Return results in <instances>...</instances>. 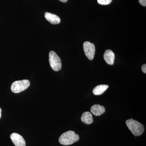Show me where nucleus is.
I'll return each instance as SVG.
<instances>
[{
    "label": "nucleus",
    "instance_id": "nucleus-7",
    "mask_svg": "<svg viewBox=\"0 0 146 146\" xmlns=\"http://www.w3.org/2000/svg\"><path fill=\"white\" fill-rule=\"evenodd\" d=\"M104 60L108 65H112L114 64L115 59L114 53L110 50L105 51L104 55Z\"/></svg>",
    "mask_w": 146,
    "mask_h": 146
},
{
    "label": "nucleus",
    "instance_id": "nucleus-13",
    "mask_svg": "<svg viewBox=\"0 0 146 146\" xmlns=\"http://www.w3.org/2000/svg\"><path fill=\"white\" fill-rule=\"evenodd\" d=\"M141 5L145 7L146 6V0H138Z\"/></svg>",
    "mask_w": 146,
    "mask_h": 146
},
{
    "label": "nucleus",
    "instance_id": "nucleus-10",
    "mask_svg": "<svg viewBox=\"0 0 146 146\" xmlns=\"http://www.w3.org/2000/svg\"><path fill=\"white\" fill-rule=\"evenodd\" d=\"M82 121L86 124H91L94 121L92 114L89 112H84L81 117Z\"/></svg>",
    "mask_w": 146,
    "mask_h": 146
},
{
    "label": "nucleus",
    "instance_id": "nucleus-1",
    "mask_svg": "<svg viewBox=\"0 0 146 146\" xmlns=\"http://www.w3.org/2000/svg\"><path fill=\"white\" fill-rule=\"evenodd\" d=\"M79 136L73 131H68L63 133L59 138V142L61 145H68L77 142L79 140Z\"/></svg>",
    "mask_w": 146,
    "mask_h": 146
},
{
    "label": "nucleus",
    "instance_id": "nucleus-14",
    "mask_svg": "<svg viewBox=\"0 0 146 146\" xmlns=\"http://www.w3.org/2000/svg\"><path fill=\"white\" fill-rule=\"evenodd\" d=\"M141 69H142V71L144 73L146 74V64H144L142 65V67H141Z\"/></svg>",
    "mask_w": 146,
    "mask_h": 146
},
{
    "label": "nucleus",
    "instance_id": "nucleus-6",
    "mask_svg": "<svg viewBox=\"0 0 146 146\" xmlns=\"http://www.w3.org/2000/svg\"><path fill=\"white\" fill-rule=\"evenodd\" d=\"M10 138L15 146H26L25 141L20 134L13 133L11 135Z\"/></svg>",
    "mask_w": 146,
    "mask_h": 146
},
{
    "label": "nucleus",
    "instance_id": "nucleus-12",
    "mask_svg": "<svg viewBox=\"0 0 146 146\" xmlns=\"http://www.w3.org/2000/svg\"><path fill=\"white\" fill-rule=\"evenodd\" d=\"M98 2L102 5H107L112 1V0H97Z\"/></svg>",
    "mask_w": 146,
    "mask_h": 146
},
{
    "label": "nucleus",
    "instance_id": "nucleus-9",
    "mask_svg": "<svg viewBox=\"0 0 146 146\" xmlns=\"http://www.w3.org/2000/svg\"><path fill=\"white\" fill-rule=\"evenodd\" d=\"M105 109L103 106L99 104H95L91 107V112L96 116H100L105 112Z\"/></svg>",
    "mask_w": 146,
    "mask_h": 146
},
{
    "label": "nucleus",
    "instance_id": "nucleus-5",
    "mask_svg": "<svg viewBox=\"0 0 146 146\" xmlns=\"http://www.w3.org/2000/svg\"><path fill=\"white\" fill-rule=\"evenodd\" d=\"M83 49L86 57L90 60H93L96 52L94 44L89 42H85L83 44Z\"/></svg>",
    "mask_w": 146,
    "mask_h": 146
},
{
    "label": "nucleus",
    "instance_id": "nucleus-16",
    "mask_svg": "<svg viewBox=\"0 0 146 146\" xmlns=\"http://www.w3.org/2000/svg\"><path fill=\"white\" fill-rule=\"evenodd\" d=\"M1 109L0 108V118L1 117Z\"/></svg>",
    "mask_w": 146,
    "mask_h": 146
},
{
    "label": "nucleus",
    "instance_id": "nucleus-3",
    "mask_svg": "<svg viewBox=\"0 0 146 146\" xmlns=\"http://www.w3.org/2000/svg\"><path fill=\"white\" fill-rule=\"evenodd\" d=\"M49 60L51 67L56 72L60 70L62 67L61 60L56 53L51 51L49 55Z\"/></svg>",
    "mask_w": 146,
    "mask_h": 146
},
{
    "label": "nucleus",
    "instance_id": "nucleus-4",
    "mask_svg": "<svg viewBox=\"0 0 146 146\" xmlns=\"http://www.w3.org/2000/svg\"><path fill=\"white\" fill-rule=\"evenodd\" d=\"M30 85V82L27 80H18V81L14 82L12 83L11 89L13 93L17 94L27 89Z\"/></svg>",
    "mask_w": 146,
    "mask_h": 146
},
{
    "label": "nucleus",
    "instance_id": "nucleus-11",
    "mask_svg": "<svg viewBox=\"0 0 146 146\" xmlns=\"http://www.w3.org/2000/svg\"><path fill=\"white\" fill-rule=\"evenodd\" d=\"M109 86L105 84L98 85L94 88L93 90V94L95 95H101L107 90Z\"/></svg>",
    "mask_w": 146,
    "mask_h": 146
},
{
    "label": "nucleus",
    "instance_id": "nucleus-15",
    "mask_svg": "<svg viewBox=\"0 0 146 146\" xmlns=\"http://www.w3.org/2000/svg\"><path fill=\"white\" fill-rule=\"evenodd\" d=\"M59 1H60L62 2L65 3L66 2H67L68 0H59Z\"/></svg>",
    "mask_w": 146,
    "mask_h": 146
},
{
    "label": "nucleus",
    "instance_id": "nucleus-2",
    "mask_svg": "<svg viewBox=\"0 0 146 146\" xmlns=\"http://www.w3.org/2000/svg\"><path fill=\"white\" fill-rule=\"evenodd\" d=\"M126 124L135 136H141L145 130V127L142 123L132 119L127 120Z\"/></svg>",
    "mask_w": 146,
    "mask_h": 146
},
{
    "label": "nucleus",
    "instance_id": "nucleus-8",
    "mask_svg": "<svg viewBox=\"0 0 146 146\" xmlns=\"http://www.w3.org/2000/svg\"><path fill=\"white\" fill-rule=\"evenodd\" d=\"M45 17L47 21L53 25H56L60 22V18L55 14L46 12L45 13Z\"/></svg>",
    "mask_w": 146,
    "mask_h": 146
}]
</instances>
